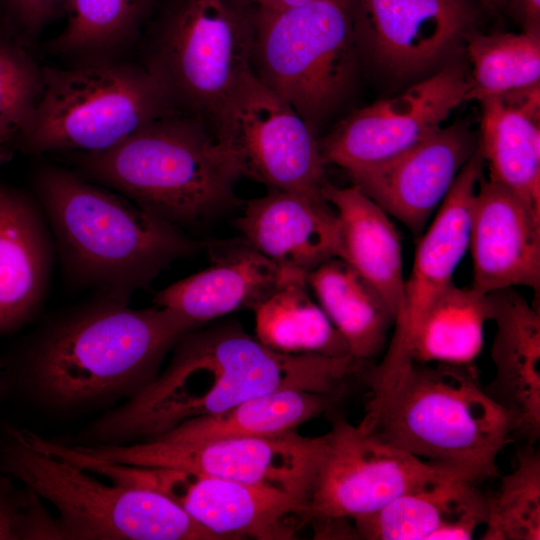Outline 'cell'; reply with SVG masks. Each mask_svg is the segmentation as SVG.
I'll return each instance as SVG.
<instances>
[{
    "label": "cell",
    "mask_w": 540,
    "mask_h": 540,
    "mask_svg": "<svg viewBox=\"0 0 540 540\" xmlns=\"http://www.w3.org/2000/svg\"><path fill=\"white\" fill-rule=\"evenodd\" d=\"M174 348L167 367L146 387L88 427L86 442L120 445L148 440L187 420L280 390L344 395L363 368L350 355L275 351L237 322L194 329Z\"/></svg>",
    "instance_id": "cell-1"
},
{
    "label": "cell",
    "mask_w": 540,
    "mask_h": 540,
    "mask_svg": "<svg viewBox=\"0 0 540 540\" xmlns=\"http://www.w3.org/2000/svg\"><path fill=\"white\" fill-rule=\"evenodd\" d=\"M198 326L166 308L133 309L98 296L40 328L23 356V385L39 404L57 411L130 399Z\"/></svg>",
    "instance_id": "cell-2"
},
{
    "label": "cell",
    "mask_w": 540,
    "mask_h": 540,
    "mask_svg": "<svg viewBox=\"0 0 540 540\" xmlns=\"http://www.w3.org/2000/svg\"><path fill=\"white\" fill-rule=\"evenodd\" d=\"M360 376L371 391L356 425L361 432L479 483L498 475L510 425L472 364L408 360L387 370L366 367Z\"/></svg>",
    "instance_id": "cell-3"
},
{
    "label": "cell",
    "mask_w": 540,
    "mask_h": 540,
    "mask_svg": "<svg viewBox=\"0 0 540 540\" xmlns=\"http://www.w3.org/2000/svg\"><path fill=\"white\" fill-rule=\"evenodd\" d=\"M33 186L66 277L129 303L200 244L123 195L63 167L37 168Z\"/></svg>",
    "instance_id": "cell-4"
},
{
    "label": "cell",
    "mask_w": 540,
    "mask_h": 540,
    "mask_svg": "<svg viewBox=\"0 0 540 540\" xmlns=\"http://www.w3.org/2000/svg\"><path fill=\"white\" fill-rule=\"evenodd\" d=\"M83 178L181 228L239 201L238 171L201 118H159L105 150L73 153Z\"/></svg>",
    "instance_id": "cell-5"
},
{
    "label": "cell",
    "mask_w": 540,
    "mask_h": 540,
    "mask_svg": "<svg viewBox=\"0 0 540 540\" xmlns=\"http://www.w3.org/2000/svg\"><path fill=\"white\" fill-rule=\"evenodd\" d=\"M251 0H163L137 50L173 107L210 124L251 71Z\"/></svg>",
    "instance_id": "cell-6"
},
{
    "label": "cell",
    "mask_w": 540,
    "mask_h": 540,
    "mask_svg": "<svg viewBox=\"0 0 540 540\" xmlns=\"http://www.w3.org/2000/svg\"><path fill=\"white\" fill-rule=\"evenodd\" d=\"M42 91L15 139L27 154L105 150L147 124L179 113L140 61L42 66Z\"/></svg>",
    "instance_id": "cell-7"
},
{
    "label": "cell",
    "mask_w": 540,
    "mask_h": 540,
    "mask_svg": "<svg viewBox=\"0 0 540 540\" xmlns=\"http://www.w3.org/2000/svg\"><path fill=\"white\" fill-rule=\"evenodd\" d=\"M0 467L55 507L64 539L220 540L167 496L105 484L34 446L22 428L5 430Z\"/></svg>",
    "instance_id": "cell-8"
},
{
    "label": "cell",
    "mask_w": 540,
    "mask_h": 540,
    "mask_svg": "<svg viewBox=\"0 0 540 540\" xmlns=\"http://www.w3.org/2000/svg\"><path fill=\"white\" fill-rule=\"evenodd\" d=\"M358 56L351 0L256 6L251 71L314 132L349 94Z\"/></svg>",
    "instance_id": "cell-9"
},
{
    "label": "cell",
    "mask_w": 540,
    "mask_h": 540,
    "mask_svg": "<svg viewBox=\"0 0 540 540\" xmlns=\"http://www.w3.org/2000/svg\"><path fill=\"white\" fill-rule=\"evenodd\" d=\"M214 137L240 177L325 200V162L315 132L250 71L218 110Z\"/></svg>",
    "instance_id": "cell-10"
},
{
    "label": "cell",
    "mask_w": 540,
    "mask_h": 540,
    "mask_svg": "<svg viewBox=\"0 0 540 540\" xmlns=\"http://www.w3.org/2000/svg\"><path fill=\"white\" fill-rule=\"evenodd\" d=\"M327 447V433L306 437L295 430L195 444L149 439L120 445L77 446L101 460L214 475L284 493L307 506Z\"/></svg>",
    "instance_id": "cell-11"
},
{
    "label": "cell",
    "mask_w": 540,
    "mask_h": 540,
    "mask_svg": "<svg viewBox=\"0 0 540 540\" xmlns=\"http://www.w3.org/2000/svg\"><path fill=\"white\" fill-rule=\"evenodd\" d=\"M470 86L465 68L453 62L402 94L353 112L319 142L324 162L349 175L395 158L438 131L468 101Z\"/></svg>",
    "instance_id": "cell-12"
},
{
    "label": "cell",
    "mask_w": 540,
    "mask_h": 540,
    "mask_svg": "<svg viewBox=\"0 0 540 540\" xmlns=\"http://www.w3.org/2000/svg\"><path fill=\"white\" fill-rule=\"evenodd\" d=\"M327 436L305 522L372 514L447 468L381 442L339 415L332 418Z\"/></svg>",
    "instance_id": "cell-13"
},
{
    "label": "cell",
    "mask_w": 540,
    "mask_h": 540,
    "mask_svg": "<svg viewBox=\"0 0 540 540\" xmlns=\"http://www.w3.org/2000/svg\"><path fill=\"white\" fill-rule=\"evenodd\" d=\"M475 0H351L358 54L393 76L442 68L476 22Z\"/></svg>",
    "instance_id": "cell-14"
},
{
    "label": "cell",
    "mask_w": 540,
    "mask_h": 540,
    "mask_svg": "<svg viewBox=\"0 0 540 540\" xmlns=\"http://www.w3.org/2000/svg\"><path fill=\"white\" fill-rule=\"evenodd\" d=\"M138 484L173 500L220 540H289L305 522V503L284 493L214 475L142 466Z\"/></svg>",
    "instance_id": "cell-15"
},
{
    "label": "cell",
    "mask_w": 540,
    "mask_h": 540,
    "mask_svg": "<svg viewBox=\"0 0 540 540\" xmlns=\"http://www.w3.org/2000/svg\"><path fill=\"white\" fill-rule=\"evenodd\" d=\"M484 163L477 145L437 209L432 223L419 236L412 271L404 283L403 308L394 323L386 353L376 364L378 368L390 369L412 360L410 345L421 318L453 283V274L469 247L473 205Z\"/></svg>",
    "instance_id": "cell-16"
},
{
    "label": "cell",
    "mask_w": 540,
    "mask_h": 540,
    "mask_svg": "<svg viewBox=\"0 0 540 540\" xmlns=\"http://www.w3.org/2000/svg\"><path fill=\"white\" fill-rule=\"evenodd\" d=\"M477 145L468 127L453 124L395 158L349 177L389 216L419 237Z\"/></svg>",
    "instance_id": "cell-17"
},
{
    "label": "cell",
    "mask_w": 540,
    "mask_h": 540,
    "mask_svg": "<svg viewBox=\"0 0 540 540\" xmlns=\"http://www.w3.org/2000/svg\"><path fill=\"white\" fill-rule=\"evenodd\" d=\"M470 286L481 294L518 286L540 289V213L483 176L471 219Z\"/></svg>",
    "instance_id": "cell-18"
},
{
    "label": "cell",
    "mask_w": 540,
    "mask_h": 540,
    "mask_svg": "<svg viewBox=\"0 0 540 540\" xmlns=\"http://www.w3.org/2000/svg\"><path fill=\"white\" fill-rule=\"evenodd\" d=\"M495 323V374L483 386L506 413L511 435L534 445L540 436V312L514 288L487 294Z\"/></svg>",
    "instance_id": "cell-19"
},
{
    "label": "cell",
    "mask_w": 540,
    "mask_h": 540,
    "mask_svg": "<svg viewBox=\"0 0 540 540\" xmlns=\"http://www.w3.org/2000/svg\"><path fill=\"white\" fill-rule=\"evenodd\" d=\"M480 483L450 468L396 497L380 510L353 519L358 539H472L487 518Z\"/></svg>",
    "instance_id": "cell-20"
},
{
    "label": "cell",
    "mask_w": 540,
    "mask_h": 540,
    "mask_svg": "<svg viewBox=\"0 0 540 540\" xmlns=\"http://www.w3.org/2000/svg\"><path fill=\"white\" fill-rule=\"evenodd\" d=\"M54 254L39 202L0 182V335L20 328L40 309Z\"/></svg>",
    "instance_id": "cell-21"
},
{
    "label": "cell",
    "mask_w": 540,
    "mask_h": 540,
    "mask_svg": "<svg viewBox=\"0 0 540 540\" xmlns=\"http://www.w3.org/2000/svg\"><path fill=\"white\" fill-rule=\"evenodd\" d=\"M237 226L244 242L282 268L307 274L337 258L339 222L326 200L269 189L245 202Z\"/></svg>",
    "instance_id": "cell-22"
},
{
    "label": "cell",
    "mask_w": 540,
    "mask_h": 540,
    "mask_svg": "<svg viewBox=\"0 0 540 540\" xmlns=\"http://www.w3.org/2000/svg\"><path fill=\"white\" fill-rule=\"evenodd\" d=\"M299 272L280 267L243 242L218 253L206 269L157 292L154 302L201 325L239 309L253 310Z\"/></svg>",
    "instance_id": "cell-23"
},
{
    "label": "cell",
    "mask_w": 540,
    "mask_h": 540,
    "mask_svg": "<svg viewBox=\"0 0 540 540\" xmlns=\"http://www.w3.org/2000/svg\"><path fill=\"white\" fill-rule=\"evenodd\" d=\"M322 194L339 222L337 258L380 296L396 321L405 279L401 242L390 216L355 185L341 188L325 182Z\"/></svg>",
    "instance_id": "cell-24"
},
{
    "label": "cell",
    "mask_w": 540,
    "mask_h": 540,
    "mask_svg": "<svg viewBox=\"0 0 540 540\" xmlns=\"http://www.w3.org/2000/svg\"><path fill=\"white\" fill-rule=\"evenodd\" d=\"M540 84L480 101L478 145L489 179L540 213Z\"/></svg>",
    "instance_id": "cell-25"
},
{
    "label": "cell",
    "mask_w": 540,
    "mask_h": 540,
    "mask_svg": "<svg viewBox=\"0 0 540 540\" xmlns=\"http://www.w3.org/2000/svg\"><path fill=\"white\" fill-rule=\"evenodd\" d=\"M156 6V0H69L66 23L44 51L66 65L130 58Z\"/></svg>",
    "instance_id": "cell-26"
},
{
    "label": "cell",
    "mask_w": 540,
    "mask_h": 540,
    "mask_svg": "<svg viewBox=\"0 0 540 540\" xmlns=\"http://www.w3.org/2000/svg\"><path fill=\"white\" fill-rule=\"evenodd\" d=\"M343 396L301 390L275 391L213 415L187 420L151 439L195 444L279 434L295 430L301 424L333 410Z\"/></svg>",
    "instance_id": "cell-27"
},
{
    "label": "cell",
    "mask_w": 540,
    "mask_h": 540,
    "mask_svg": "<svg viewBox=\"0 0 540 540\" xmlns=\"http://www.w3.org/2000/svg\"><path fill=\"white\" fill-rule=\"evenodd\" d=\"M306 279L316 301L345 340L350 355L365 365L378 356L395 322L380 296L336 257L308 272Z\"/></svg>",
    "instance_id": "cell-28"
},
{
    "label": "cell",
    "mask_w": 540,
    "mask_h": 540,
    "mask_svg": "<svg viewBox=\"0 0 540 540\" xmlns=\"http://www.w3.org/2000/svg\"><path fill=\"white\" fill-rule=\"evenodd\" d=\"M306 275L293 274L253 309L256 338L286 354L349 356L345 340L312 299Z\"/></svg>",
    "instance_id": "cell-29"
},
{
    "label": "cell",
    "mask_w": 540,
    "mask_h": 540,
    "mask_svg": "<svg viewBox=\"0 0 540 540\" xmlns=\"http://www.w3.org/2000/svg\"><path fill=\"white\" fill-rule=\"evenodd\" d=\"M487 321V294L451 283L421 318L411 341L410 356L420 363L473 364L483 347Z\"/></svg>",
    "instance_id": "cell-30"
},
{
    "label": "cell",
    "mask_w": 540,
    "mask_h": 540,
    "mask_svg": "<svg viewBox=\"0 0 540 540\" xmlns=\"http://www.w3.org/2000/svg\"><path fill=\"white\" fill-rule=\"evenodd\" d=\"M466 51L472 65L468 101H482L540 82V31L472 32Z\"/></svg>",
    "instance_id": "cell-31"
},
{
    "label": "cell",
    "mask_w": 540,
    "mask_h": 540,
    "mask_svg": "<svg viewBox=\"0 0 540 540\" xmlns=\"http://www.w3.org/2000/svg\"><path fill=\"white\" fill-rule=\"evenodd\" d=\"M483 540L540 539V454L534 445L518 453L514 469L487 495Z\"/></svg>",
    "instance_id": "cell-32"
},
{
    "label": "cell",
    "mask_w": 540,
    "mask_h": 540,
    "mask_svg": "<svg viewBox=\"0 0 540 540\" xmlns=\"http://www.w3.org/2000/svg\"><path fill=\"white\" fill-rule=\"evenodd\" d=\"M42 85L32 50L0 32V138L15 140L29 126Z\"/></svg>",
    "instance_id": "cell-33"
},
{
    "label": "cell",
    "mask_w": 540,
    "mask_h": 540,
    "mask_svg": "<svg viewBox=\"0 0 540 540\" xmlns=\"http://www.w3.org/2000/svg\"><path fill=\"white\" fill-rule=\"evenodd\" d=\"M69 0H0V32L32 50L43 31L65 16Z\"/></svg>",
    "instance_id": "cell-34"
},
{
    "label": "cell",
    "mask_w": 540,
    "mask_h": 540,
    "mask_svg": "<svg viewBox=\"0 0 540 540\" xmlns=\"http://www.w3.org/2000/svg\"><path fill=\"white\" fill-rule=\"evenodd\" d=\"M26 488V501L18 529L19 539H64L57 517L50 514L33 490Z\"/></svg>",
    "instance_id": "cell-35"
},
{
    "label": "cell",
    "mask_w": 540,
    "mask_h": 540,
    "mask_svg": "<svg viewBox=\"0 0 540 540\" xmlns=\"http://www.w3.org/2000/svg\"><path fill=\"white\" fill-rule=\"evenodd\" d=\"M27 490L15 489L9 476H0V540H19L18 529Z\"/></svg>",
    "instance_id": "cell-36"
},
{
    "label": "cell",
    "mask_w": 540,
    "mask_h": 540,
    "mask_svg": "<svg viewBox=\"0 0 540 540\" xmlns=\"http://www.w3.org/2000/svg\"><path fill=\"white\" fill-rule=\"evenodd\" d=\"M525 31H540V0H506Z\"/></svg>",
    "instance_id": "cell-37"
},
{
    "label": "cell",
    "mask_w": 540,
    "mask_h": 540,
    "mask_svg": "<svg viewBox=\"0 0 540 540\" xmlns=\"http://www.w3.org/2000/svg\"><path fill=\"white\" fill-rule=\"evenodd\" d=\"M258 7L271 9H284L294 6L303 5L315 0H251Z\"/></svg>",
    "instance_id": "cell-38"
},
{
    "label": "cell",
    "mask_w": 540,
    "mask_h": 540,
    "mask_svg": "<svg viewBox=\"0 0 540 540\" xmlns=\"http://www.w3.org/2000/svg\"><path fill=\"white\" fill-rule=\"evenodd\" d=\"M481 4L485 9L491 11H497L502 8L506 3V0H475Z\"/></svg>",
    "instance_id": "cell-39"
},
{
    "label": "cell",
    "mask_w": 540,
    "mask_h": 540,
    "mask_svg": "<svg viewBox=\"0 0 540 540\" xmlns=\"http://www.w3.org/2000/svg\"><path fill=\"white\" fill-rule=\"evenodd\" d=\"M5 142H7V140L0 138V146L3 145Z\"/></svg>",
    "instance_id": "cell-40"
},
{
    "label": "cell",
    "mask_w": 540,
    "mask_h": 540,
    "mask_svg": "<svg viewBox=\"0 0 540 540\" xmlns=\"http://www.w3.org/2000/svg\"><path fill=\"white\" fill-rule=\"evenodd\" d=\"M2 388H3V383H2V380H1V378H0V393H1V391H2Z\"/></svg>",
    "instance_id": "cell-41"
}]
</instances>
